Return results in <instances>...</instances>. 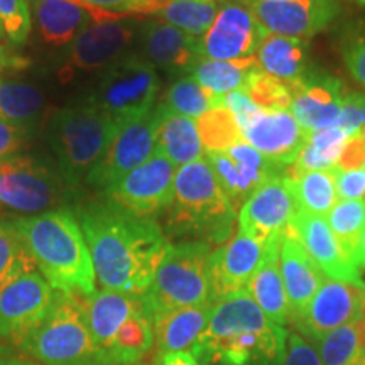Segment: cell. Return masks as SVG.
Listing matches in <instances>:
<instances>
[{"label":"cell","instance_id":"obj_1","mask_svg":"<svg viewBox=\"0 0 365 365\" xmlns=\"http://www.w3.org/2000/svg\"><path fill=\"white\" fill-rule=\"evenodd\" d=\"M78 222L103 289L145 293L171 245L158 222L132 215L108 200L80 207Z\"/></svg>","mask_w":365,"mask_h":365},{"label":"cell","instance_id":"obj_2","mask_svg":"<svg viewBox=\"0 0 365 365\" xmlns=\"http://www.w3.org/2000/svg\"><path fill=\"white\" fill-rule=\"evenodd\" d=\"M287 331L269 319L247 291L213 303L191 350L203 365H281Z\"/></svg>","mask_w":365,"mask_h":365},{"label":"cell","instance_id":"obj_3","mask_svg":"<svg viewBox=\"0 0 365 365\" xmlns=\"http://www.w3.org/2000/svg\"><path fill=\"white\" fill-rule=\"evenodd\" d=\"M27 252L54 291L90 298L97 291V274L80 222L59 208L11 222Z\"/></svg>","mask_w":365,"mask_h":365},{"label":"cell","instance_id":"obj_4","mask_svg":"<svg viewBox=\"0 0 365 365\" xmlns=\"http://www.w3.org/2000/svg\"><path fill=\"white\" fill-rule=\"evenodd\" d=\"M168 210L171 234L196 235L220 245L230 240L237 212L205 158L176 171L175 195Z\"/></svg>","mask_w":365,"mask_h":365},{"label":"cell","instance_id":"obj_5","mask_svg":"<svg viewBox=\"0 0 365 365\" xmlns=\"http://www.w3.org/2000/svg\"><path fill=\"white\" fill-rule=\"evenodd\" d=\"M21 346L44 365H113L91 333L85 298L63 291Z\"/></svg>","mask_w":365,"mask_h":365},{"label":"cell","instance_id":"obj_6","mask_svg":"<svg viewBox=\"0 0 365 365\" xmlns=\"http://www.w3.org/2000/svg\"><path fill=\"white\" fill-rule=\"evenodd\" d=\"M118 130L107 113L91 103L75 105L54 113L48 137L58 171L75 191L100 163Z\"/></svg>","mask_w":365,"mask_h":365},{"label":"cell","instance_id":"obj_7","mask_svg":"<svg viewBox=\"0 0 365 365\" xmlns=\"http://www.w3.org/2000/svg\"><path fill=\"white\" fill-rule=\"evenodd\" d=\"M210 254L212 245L203 240L170 245L153 282L143 293L150 317L170 309L213 304L208 279Z\"/></svg>","mask_w":365,"mask_h":365},{"label":"cell","instance_id":"obj_8","mask_svg":"<svg viewBox=\"0 0 365 365\" xmlns=\"http://www.w3.org/2000/svg\"><path fill=\"white\" fill-rule=\"evenodd\" d=\"M73 190L61 173L33 156H11L0 161V205L24 215L59 210Z\"/></svg>","mask_w":365,"mask_h":365},{"label":"cell","instance_id":"obj_9","mask_svg":"<svg viewBox=\"0 0 365 365\" xmlns=\"http://www.w3.org/2000/svg\"><path fill=\"white\" fill-rule=\"evenodd\" d=\"M158 93L156 68L137 56H127L103 71L90 103L120 127L148 115L154 108Z\"/></svg>","mask_w":365,"mask_h":365},{"label":"cell","instance_id":"obj_10","mask_svg":"<svg viewBox=\"0 0 365 365\" xmlns=\"http://www.w3.org/2000/svg\"><path fill=\"white\" fill-rule=\"evenodd\" d=\"M36 266L0 282V336L22 344L53 307L56 291Z\"/></svg>","mask_w":365,"mask_h":365},{"label":"cell","instance_id":"obj_11","mask_svg":"<svg viewBox=\"0 0 365 365\" xmlns=\"http://www.w3.org/2000/svg\"><path fill=\"white\" fill-rule=\"evenodd\" d=\"M161 122L159 107L148 115L135 118L118 127L112 144L91 170L86 182L93 188L108 190L118 180L148 163L158 153V127Z\"/></svg>","mask_w":365,"mask_h":365},{"label":"cell","instance_id":"obj_12","mask_svg":"<svg viewBox=\"0 0 365 365\" xmlns=\"http://www.w3.org/2000/svg\"><path fill=\"white\" fill-rule=\"evenodd\" d=\"M176 166L163 153L105 190V200L132 215L154 218L173 203Z\"/></svg>","mask_w":365,"mask_h":365},{"label":"cell","instance_id":"obj_13","mask_svg":"<svg viewBox=\"0 0 365 365\" xmlns=\"http://www.w3.org/2000/svg\"><path fill=\"white\" fill-rule=\"evenodd\" d=\"M291 182L284 175L269 178L239 210V232L271 245L281 242L289 220L296 213Z\"/></svg>","mask_w":365,"mask_h":365},{"label":"cell","instance_id":"obj_14","mask_svg":"<svg viewBox=\"0 0 365 365\" xmlns=\"http://www.w3.org/2000/svg\"><path fill=\"white\" fill-rule=\"evenodd\" d=\"M205 159L215 173L235 212L269 178L286 173L284 168L269 161L245 140H240L227 150H207Z\"/></svg>","mask_w":365,"mask_h":365},{"label":"cell","instance_id":"obj_15","mask_svg":"<svg viewBox=\"0 0 365 365\" xmlns=\"http://www.w3.org/2000/svg\"><path fill=\"white\" fill-rule=\"evenodd\" d=\"M365 284L325 279L293 325L314 341L365 314Z\"/></svg>","mask_w":365,"mask_h":365},{"label":"cell","instance_id":"obj_16","mask_svg":"<svg viewBox=\"0 0 365 365\" xmlns=\"http://www.w3.org/2000/svg\"><path fill=\"white\" fill-rule=\"evenodd\" d=\"M266 36V29L259 24L247 6L225 4L203 36L202 56L215 61L254 58Z\"/></svg>","mask_w":365,"mask_h":365},{"label":"cell","instance_id":"obj_17","mask_svg":"<svg viewBox=\"0 0 365 365\" xmlns=\"http://www.w3.org/2000/svg\"><path fill=\"white\" fill-rule=\"evenodd\" d=\"M271 245H264L249 235L237 232L234 239L212 250L208 259L212 303L247 291L254 272L261 266Z\"/></svg>","mask_w":365,"mask_h":365},{"label":"cell","instance_id":"obj_18","mask_svg":"<svg viewBox=\"0 0 365 365\" xmlns=\"http://www.w3.org/2000/svg\"><path fill=\"white\" fill-rule=\"evenodd\" d=\"M247 7L267 34L294 39L312 38L330 26L339 16L336 0H249Z\"/></svg>","mask_w":365,"mask_h":365},{"label":"cell","instance_id":"obj_19","mask_svg":"<svg viewBox=\"0 0 365 365\" xmlns=\"http://www.w3.org/2000/svg\"><path fill=\"white\" fill-rule=\"evenodd\" d=\"M124 19L125 17H105L91 21L71 43L68 63L61 75L95 71L117 63L134 39V29Z\"/></svg>","mask_w":365,"mask_h":365},{"label":"cell","instance_id":"obj_20","mask_svg":"<svg viewBox=\"0 0 365 365\" xmlns=\"http://www.w3.org/2000/svg\"><path fill=\"white\" fill-rule=\"evenodd\" d=\"M286 235L298 240L314 264L330 279L364 284L360 279V271L340 247L339 240L335 239L323 217L309 215L296 210L286 228Z\"/></svg>","mask_w":365,"mask_h":365},{"label":"cell","instance_id":"obj_21","mask_svg":"<svg viewBox=\"0 0 365 365\" xmlns=\"http://www.w3.org/2000/svg\"><path fill=\"white\" fill-rule=\"evenodd\" d=\"M242 140L277 166L287 168L294 163L309 134L287 110H261L240 129Z\"/></svg>","mask_w":365,"mask_h":365},{"label":"cell","instance_id":"obj_22","mask_svg":"<svg viewBox=\"0 0 365 365\" xmlns=\"http://www.w3.org/2000/svg\"><path fill=\"white\" fill-rule=\"evenodd\" d=\"M293 95L289 112L308 134L339 125V115L345 91L331 76L307 75L293 83H286Z\"/></svg>","mask_w":365,"mask_h":365},{"label":"cell","instance_id":"obj_23","mask_svg":"<svg viewBox=\"0 0 365 365\" xmlns=\"http://www.w3.org/2000/svg\"><path fill=\"white\" fill-rule=\"evenodd\" d=\"M31 11L41 39L54 48L71 44L91 21L118 17L80 0H31Z\"/></svg>","mask_w":365,"mask_h":365},{"label":"cell","instance_id":"obj_24","mask_svg":"<svg viewBox=\"0 0 365 365\" xmlns=\"http://www.w3.org/2000/svg\"><path fill=\"white\" fill-rule=\"evenodd\" d=\"M279 269L289 303V322H293L307 309L327 277L303 245L286 234L279 244Z\"/></svg>","mask_w":365,"mask_h":365},{"label":"cell","instance_id":"obj_25","mask_svg":"<svg viewBox=\"0 0 365 365\" xmlns=\"http://www.w3.org/2000/svg\"><path fill=\"white\" fill-rule=\"evenodd\" d=\"M143 44L150 65L166 71L193 70L196 63L203 59L202 39L168 22H149L144 27Z\"/></svg>","mask_w":365,"mask_h":365},{"label":"cell","instance_id":"obj_26","mask_svg":"<svg viewBox=\"0 0 365 365\" xmlns=\"http://www.w3.org/2000/svg\"><path fill=\"white\" fill-rule=\"evenodd\" d=\"M213 304L170 309L153 314L154 341L158 346V357L168 354L190 352L207 328L210 312Z\"/></svg>","mask_w":365,"mask_h":365},{"label":"cell","instance_id":"obj_27","mask_svg":"<svg viewBox=\"0 0 365 365\" xmlns=\"http://www.w3.org/2000/svg\"><path fill=\"white\" fill-rule=\"evenodd\" d=\"M85 308L91 333L105 352L118 328L124 325L132 314L145 308V301L143 294L102 289L95 291L90 298H85Z\"/></svg>","mask_w":365,"mask_h":365},{"label":"cell","instance_id":"obj_28","mask_svg":"<svg viewBox=\"0 0 365 365\" xmlns=\"http://www.w3.org/2000/svg\"><path fill=\"white\" fill-rule=\"evenodd\" d=\"M279 244L281 242H277L269 247L249 282L247 293L271 322L284 327V323L289 322V303L279 269Z\"/></svg>","mask_w":365,"mask_h":365},{"label":"cell","instance_id":"obj_29","mask_svg":"<svg viewBox=\"0 0 365 365\" xmlns=\"http://www.w3.org/2000/svg\"><path fill=\"white\" fill-rule=\"evenodd\" d=\"M158 107L161 112V122L158 127L159 153L180 168L203 159V144L193 118L168 110L163 103Z\"/></svg>","mask_w":365,"mask_h":365},{"label":"cell","instance_id":"obj_30","mask_svg":"<svg viewBox=\"0 0 365 365\" xmlns=\"http://www.w3.org/2000/svg\"><path fill=\"white\" fill-rule=\"evenodd\" d=\"M259 68L274 78L293 83L307 75V43L303 39L267 34L259 46Z\"/></svg>","mask_w":365,"mask_h":365},{"label":"cell","instance_id":"obj_31","mask_svg":"<svg viewBox=\"0 0 365 365\" xmlns=\"http://www.w3.org/2000/svg\"><path fill=\"white\" fill-rule=\"evenodd\" d=\"M46 107L43 91L27 81L0 78V120L29 129Z\"/></svg>","mask_w":365,"mask_h":365},{"label":"cell","instance_id":"obj_32","mask_svg":"<svg viewBox=\"0 0 365 365\" xmlns=\"http://www.w3.org/2000/svg\"><path fill=\"white\" fill-rule=\"evenodd\" d=\"M259 68L257 56L237 61H215V59H200L193 68V78L210 93L223 97L244 88L245 81L254 70Z\"/></svg>","mask_w":365,"mask_h":365},{"label":"cell","instance_id":"obj_33","mask_svg":"<svg viewBox=\"0 0 365 365\" xmlns=\"http://www.w3.org/2000/svg\"><path fill=\"white\" fill-rule=\"evenodd\" d=\"M323 365H365V314L318 340Z\"/></svg>","mask_w":365,"mask_h":365},{"label":"cell","instance_id":"obj_34","mask_svg":"<svg viewBox=\"0 0 365 365\" xmlns=\"http://www.w3.org/2000/svg\"><path fill=\"white\" fill-rule=\"evenodd\" d=\"M289 180V178H287ZM291 188L299 212L325 218L336 205V190L333 181V171L304 173L294 180H289Z\"/></svg>","mask_w":365,"mask_h":365},{"label":"cell","instance_id":"obj_35","mask_svg":"<svg viewBox=\"0 0 365 365\" xmlns=\"http://www.w3.org/2000/svg\"><path fill=\"white\" fill-rule=\"evenodd\" d=\"M218 11V0H170L159 16L168 24L202 38L212 27Z\"/></svg>","mask_w":365,"mask_h":365},{"label":"cell","instance_id":"obj_36","mask_svg":"<svg viewBox=\"0 0 365 365\" xmlns=\"http://www.w3.org/2000/svg\"><path fill=\"white\" fill-rule=\"evenodd\" d=\"M163 105L168 110L196 120L212 108L222 107V97L210 93L193 76H185L170 86Z\"/></svg>","mask_w":365,"mask_h":365},{"label":"cell","instance_id":"obj_37","mask_svg":"<svg viewBox=\"0 0 365 365\" xmlns=\"http://www.w3.org/2000/svg\"><path fill=\"white\" fill-rule=\"evenodd\" d=\"M330 230L344 252L352 259L360 237L365 232V200L339 202L325 217Z\"/></svg>","mask_w":365,"mask_h":365},{"label":"cell","instance_id":"obj_38","mask_svg":"<svg viewBox=\"0 0 365 365\" xmlns=\"http://www.w3.org/2000/svg\"><path fill=\"white\" fill-rule=\"evenodd\" d=\"M195 122L200 140L207 150H227L242 140L239 124L225 107L212 108Z\"/></svg>","mask_w":365,"mask_h":365},{"label":"cell","instance_id":"obj_39","mask_svg":"<svg viewBox=\"0 0 365 365\" xmlns=\"http://www.w3.org/2000/svg\"><path fill=\"white\" fill-rule=\"evenodd\" d=\"M247 97L264 110L271 112H289L291 103H293V95H291L289 86L284 81L274 78V76L264 73L261 68L254 70L245 81L242 88Z\"/></svg>","mask_w":365,"mask_h":365},{"label":"cell","instance_id":"obj_40","mask_svg":"<svg viewBox=\"0 0 365 365\" xmlns=\"http://www.w3.org/2000/svg\"><path fill=\"white\" fill-rule=\"evenodd\" d=\"M36 266L12 223H0V282L22 269Z\"/></svg>","mask_w":365,"mask_h":365},{"label":"cell","instance_id":"obj_41","mask_svg":"<svg viewBox=\"0 0 365 365\" xmlns=\"http://www.w3.org/2000/svg\"><path fill=\"white\" fill-rule=\"evenodd\" d=\"M0 22L16 44L26 43L31 33V7L27 0H0Z\"/></svg>","mask_w":365,"mask_h":365},{"label":"cell","instance_id":"obj_42","mask_svg":"<svg viewBox=\"0 0 365 365\" xmlns=\"http://www.w3.org/2000/svg\"><path fill=\"white\" fill-rule=\"evenodd\" d=\"M80 2L113 14V16L127 17L159 14L168 6L170 0H80Z\"/></svg>","mask_w":365,"mask_h":365},{"label":"cell","instance_id":"obj_43","mask_svg":"<svg viewBox=\"0 0 365 365\" xmlns=\"http://www.w3.org/2000/svg\"><path fill=\"white\" fill-rule=\"evenodd\" d=\"M365 108V95L350 93L345 91L344 100H341V108L339 115V127L345 132L346 137H357L362 130Z\"/></svg>","mask_w":365,"mask_h":365},{"label":"cell","instance_id":"obj_44","mask_svg":"<svg viewBox=\"0 0 365 365\" xmlns=\"http://www.w3.org/2000/svg\"><path fill=\"white\" fill-rule=\"evenodd\" d=\"M281 365H323L318 350L298 331L287 333L284 357Z\"/></svg>","mask_w":365,"mask_h":365},{"label":"cell","instance_id":"obj_45","mask_svg":"<svg viewBox=\"0 0 365 365\" xmlns=\"http://www.w3.org/2000/svg\"><path fill=\"white\" fill-rule=\"evenodd\" d=\"M331 171L336 198L340 202H357V200L365 198V168L352 171L331 168Z\"/></svg>","mask_w":365,"mask_h":365},{"label":"cell","instance_id":"obj_46","mask_svg":"<svg viewBox=\"0 0 365 365\" xmlns=\"http://www.w3.org/2000/svg\"><path fill=\"white\" fill-rule=\"evenodd\" d=\"M346 140H349V137H346L345 132L339 125L312 132L308 137V144L317 149L319 154H323L327 159H330L333 164L339 159Z\"/></svg>","mask_w":365,"mask_h":365},{"label":"cell","instance_id":"obj_47","mask_svg":"<svg viewBox=\"0 0 365 365\" xmlns=\"http://www.w3.org/2000/svg\"><path fill=\"white\" fill-rule=\"evenodd\" d=\"M222 107H225L232 112V115L235 117L237 124H239V129H242L244 125H247L259 112L264 110V108L257 107V105H255L242 90L230 91V93L223 95Z\"/></svg>","mask_w":365,"mask_h":365},{"label":"cell","instance_id":"obj_48","mask_svg":"<svg viewBox=\"0 0 365 365\" xmlns=\"http://www.w3.org/2000/svg\"><path fill=\"white\" fill-rule=\"evenodd\" d=\"M341 56L354 80L365 86V36L350 39L341 49Z\"/></svg>","mask_w":365,"mask_h":365},{"label":"cell","instance_id":"obj_49","mask_svg":"<svg viewBox=\"0 0 365 365\" xmlns=\"http://www.w3.org/2000/svg\"><path fill=\"white\" fill-rule=\"evenodd\" d=\"M335 168L345 171L364 170L365 168V140L362 137H350L341 149L339 159H336Z\"/></svg>","mask_w":365,"mask_h":365},{"label":"cell","instance_id":"obj_50","mask_svg":"<svg viewBox=\"0 0 365 365\" xmlns=\"http://www.w3.org/2000/svg\"><path fill=\"white\" fill-rule=\"evenodd\" d=\"M26 130L24 127L0 120V161L14 156L22 148L26 140Z\"/></svg>","mask_w":365,"mask_h":365},{"label":"cell","instance_id":"obj_51","mask_svg":"<svg viewBox=\"0 0 365 365\" xmlns=\"http://www.w3.org/2000/svg\"><path fill=\"white\" fill-rule=\"evenodd\" d=\"M26 65V59H22L16 53H11L7 48L0 46V73L6 70H21Z\"/></svg>","mask_w":365,"mask_h":365},{"label":"cell","instance_id":"obj_52","mask_svg":"<svg viewBox=\"0 0 365 365\" xmlns=\"http://www.w3.org/2000/svg\"><path fill=\"white\" fill-rule=\"evenodd\" d=\"M156 365H203L193 357L190 352H178V354H168L164 357L156 359Z\"/></svg>","mask_w":365,"mask_h":365},{"label":"cell","instance_id":"obj_53","mask_svg":"<svg viewBox=\"0 0 365 365\" xmlns=\"http://www.w3.org/2000/svg\"><path fill=\"white\" fill-rule=\"evenodd\" d=\"M352 262H354V266L359 269V271L365 269V232L362 234V237H360L357 249H355V252L352 255Z\"/></svg>","mask_w":365,"mask_h":365},{"label":"cell","instance_id":"obj_54","mask_svg":"<svg viewBox=\"0 0 365 365\" xmlns=\"http://www.w3.org/2000/svg\"><path fill=\"white\" fill-rule=\"evenodd\" d=\"M0 365H36L19 357H0Z\"/></svg>","mask_w":365,"mask_h":365},{"label":"cell","instance_id":"obj_55","mask_svg":"<svg viewBox=\"0 0 365 365\" xmlns=\"http://www.w3.org/2000/svg\"><path fill=\"white\" fill-rule=\"evenodd\" d=\"M360 137L365 140V108H364V120H362V130H360Z\"/></svg>","mask_w":365,"mask_h":365},{"label":"cell","instance_id":"obj_56","mask_svg":"<svg viewBox=\"0 0 365 365\" xmlns=\"http://www.w3.org/2000/svg\"><path fill=\"white\" fill-rule=\"evenodd\" d=\"M4 31H6V29H4L2 22H0V39H2V38H4Z\"/></svg>","mask_w":365,"mask_h":365},{"label":"cell","instance_id":"obj_57","mask_svg":"<svg viewBox=\"0 0 365 365\" xmlns=\"http://www.w3.org/2000/svg\"><path fill=\"white\" fill-rule=\"evenodd\" d=\"M257 2H281V0H257Z\"/></svg>","mask_w":365,"mask_h":365},{"label":"cell","instance_id":"obj_58","mask_svg":"<svg viewBox=\"0 0 365 365\" xmlns=\"http://www.w3.org/2000/svg\"><path fill=\"white\" fill-rule=\"evenodd\" d=\"M359 2H360V4H364V6H365V0H359Z\"/></svg>","mask_w":365,"mask_h":365},{"label":"cell","instance_id":"obj_59","mask_svg":"<svg viewBox=\"0 0 365 365\" xmlns=\"http://www.w3.org/2000/svg\"><path fill=\"white\" fill-rule=\"evenodd\" d=\"M135 365H144V364H143V362H139V364H135Z\"/></svg>","mask_w":365,"mask_h":365},{"label":"cell","instance_id":"obj_60","mask_svg":"<svg viewBox=\"0 0 365 365\" xmlns=\"http://www.w3.org/2000/svg\"><path fill=\"white\" fill-rule=\"evenodd\" d=\"M364 289H365V286H364Z\"/></svg>","mask_w":365,"mask_h":365}]
</instances>
